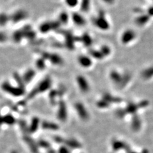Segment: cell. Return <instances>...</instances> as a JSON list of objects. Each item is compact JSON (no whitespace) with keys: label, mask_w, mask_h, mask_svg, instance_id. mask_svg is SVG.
Instances as JSON below:
<instances>
[{"label":"cell","mask_w":153,"mask_h":153,"mask_svg":"<svg viewBox=\"0 0 153 153\" xmlns=\"http://www.w3.org/2000/svg\"><path fill=\"white\" fill-rule=\"evenodd\" d=\"M1 89L4 93H7L10 95L19 97L23 95L25 89L18 86H13L8 81H4L1 85Z\"/></svg>","instance_id":"cell-1"},{"label":"cell","mask_w":153,"mask_h":153,"mask_svg":"<svg viewBox=\"0 0 153 153\" xmlns=\"http://www.w3.org/2000/svg\"><path fill=\"white\" fill-rule=\"evenodd\" d=\"M93 23L94 26L102 31L109 30L110 25L105 17V13L103 10L100 11L98 15L93 19Z\"/></svg>","instance_id":"cell-2"},{"label":"cell","mask_w":153,"mask_h":153,"mask_svg":"<svg viewBox=\"0 0 153 153\" xmlns=\"http://www.w3.org/2000/svg\"><path fill=\"white\" fill-rule=\"evenodd\" d=\"M52 86V81L49 78H47L38 84L37 88H35L32 93L30 94V95L28 96V98L30 99H31L32 98H33L35 94H37L39 93H43L50 88Z\"/></svg>","instance_id":"cell-3"},{"label":"cell","mask_w":153,"mask_h":153,"mask_svg":"<svg viewBox=\"0 0 153 153\" xmlns=\"http://www.w3.org/2000/svg\"><path fill=\"white\" fill-rule=\"evenodd\" d=\"M75 82L78 88L82 93H89L91 89V86L88 79L83 75H78L75 77Z\"/></svg>","instance_id":"cell-4"},{"label":"cell","mask_w":153,"mask_h":153,"mask_svg":"<svg viewBox=\"0 0 153 153\" xmlns=\"http://www.w3.org/2000/svg\"><path fill=\"white\" fill-rule=\"evenodd\" d=\"M10 15V22L14 24H17L26 19L28 17V13L24 9H19Z\"/></svg>","instance_id":"cell-5"},{"label":"cell","mask_w":153,"mask_h":153,"mask_svg":"<svg viewBox=\"0 0 153 153\" xmlns=\"http://www.w3.org/2000/svg\"><path fill=\"white\" fill-rule=\"evenodd\" d=\"M75 110L79 116V118L82 121H87L89 118V112L85 105L81 102H76L74 105Z\"/></svg>","instance_id":"cell-6"},{"label":"cell","mask_w":153,"mask_h":153,"mask_svg":"<svg viewBox=\"0 0 153 153\" xmlns=\"http://www.w3.org/2000/svg\"><path fill=\"white\" fill-rule=\"evenodd\" d=\"M77 63L81 68L88 69L92 66L93 64V58L89 55L80 54L77 57Z\"/></svg>","instance_id":"cell-7"},{"label":"cell","mask_w":153,"mask_h":153,"mask_svg":"<svg viewBox=\"0 0 153 153\" xmlns=\"http://www.w3.org/2000/svg\"><path fill=\"white\" fill-rule=\"evenodd\" d=\"M71 21L75 25L78 27H84L87 23V20L85 17L79 12H73L71 15Z\"/></svg>","instance_id":"cell-8"},{"label":"cell","mask_w":153,"mask_h":153,"mask_svg":"<svg viewBox=\"0 0 153 153\" xmlns=\"http://www.w3.org/2000/svg\"><path fill=\"white\" fill-rule=\"evenodd\" d=\"M136 37L135 32L132 30H126L123 33L121 37V41L123 44H128L132 42Z\"/></svg>","instance_id":"cell-9"},{"label":"cell","mask_w":153,"mask_h":153,"mask_svg":"<svg viewBox=\"0 0 153 153\" xmlns=\"http://www.w3.org/2000/svg\"><path fill=\"white\" fill-rule=\"evenodd\" d=\"M112 147L114 151H118L121 150V149H124L126 152H127L129 149H131L129 145L127 144L126 143L116 139L113 140L112 141Z\"/></svg>","instance_id":"cell-10"},{"label":"cell","mask_w":153,"mask_h":153,"mask_svg":"<svg viewBox=\"0 0 153 153\" xmlns=\"http://www.w3.org/2000/svg\"><path fill=\"white\" fill-rule=\"evenodd\" d=\"M109 77L114 84H115L116 85H118L119 86L122 81L123 74H121L117 70H114L110 72Z\"/></svg>","instance_id":"cell-11"},{"label":"cell","mask_w":153,"mask_h":153,"mask_svg":"<svg viewBox=\"0 0 153 153\" xmlns=\"http://www.w3.org/2000/svg\"><path fill=\"white\" fill-rule=\"evenodd\" d=\"M36 75V71L33 69H28L25 71L23 75H22V79H23L25 84L30 83L31 81L34 79Z\"/></svg>","instance_id":"cell-12"},{"label":"cell","mask_w":153,"mask_h":153,"mask_svg":"<svg viewBox=\"0 0 153 153\" xmlns=\"http://www.w3.org/2000/svg\"><path fill=\"white\" fill-rule=\"evenodd\" d=\"M56 24V22H45L40 24L39 27V30L43 33H47L51 31L55 27L54 26Z\"/></svg>","instance_id":"cell-13"},{"label":"cell","mask_w":153,"mask_h":153,"mask_svg":"<svg viewBox=\"0 0 153 153\" xmlns=\"http://www.w3.org/2000/svg\"><path fill=\"white\" fill-rule=\"evenodd\" d=\"M102 98L106 100L107 102H108L110 104L111 103H119L121 102L122 99L120 98L119 97L114 96L110 94V93H106L103 94V96Z\"/></svg>","instance_id":"cell-14"},{"label":"cell","mask_w":153,"mask_h":153,"mask_svg":"<svg viewBox=\"0 0 153 153\" xmlns=\"http://www.w3.org/2000/svg\"><path fill=\"white\" fill-rule=\"evenodd\" d=\"M57 116L58 118L62 121L66 119L67 117V109L66 105H65L64 102H61L60 103V107L59 110H58V113H57Z\"/></svg>","instance_id":"cell-15"},{"label":"cell","mask_w":153,"mask_h":153,"mask_svg":"<svg viewBox=\"0 0 153 153\" xmlns=\"http://www.w3.org/2000/svg\"><path fill=\"white\" fill-rule=\"evenodd\" d=\"M142 123L139 116L137 114H134L133 116L132 120V129L135 132H137L141 128Z\"/></svg>","instance_id":"cell-16"},{"label":"cell","mask_w":153,"mask_h":153,"mask_svg":"<svg viewBox=\"0 0 153 153\" xmlns=\"http://www.w3.org/2000/svg\"><path fill=\"white\" fill-rule=\"evenodd\" d=\"M140 109L138 103H135L133 102H129L125 109L126 114H136V112Z\"/></svg>","instance_id":"cell-17"},{"label":"cell","mask_w":153,"mask_h":153,"mask_svg":"<svg viewBox=\"0 0 153 153\" xmlns=\"http://www.w3.org/2000/svg\"><path fill=\"white\" fill-rule=\"evenodd\" d=\"M47 59H48L53 64L55 65H61L63 64V60L60 55L57 54H50L47 55Z\"/></svg>","instance_id":"cell-18"},{"label":"cell","mask_w":153,"mask_h":153,"mask_svg":"<svg viewBox=\"0 0 153 153\" xmlns=\"http://www.w3.org/2000/svg\"><path fill=\"white\" fill-rule=\"evenodd\" d=\"M91 0H80L79 6L80 11L83 13L89 12L91 8Z\"/></svg>","instance_id":"cell-19"},{"label":"cell","mask_w":153,"mask_h":153,"mask_svg":"<svg viewBox=\"0 0 153 153\" xmlns=\"http://www.w3.org/2000/svg\"><path fill=\"white\" fill-rule=\"evenodd\" d=\"M71 19V16L66 12H61L58 17V22L62 24H68V22Z\"/></svg>","instance_id":"cell-20"},{"label":"cell","mask_w":153,"mask_h":153,"mask_svg":"<svg viewBox=\"0 0 153 153\" xmlns=\"http://www.w3.org/2000/svg\"><path fill=\"white\" fill-rule=\"evenodd\" d=\"M150 16L148 14H143L139 15L135 19V23L138 26H144L149 21Z\"/></svg>","instance_id":"cell-21"},{"label":"cell","mask_w":153,"mask_h":153,"mask_svg":"<svg viewBox=\"0 0 153 153\" xmlns=\"http://www.w3.org/2000/svg\"><path fill=\"white\" fill-rule=\"evenodd\" d=\"M141 76L145 80L151 79L153 77V66L145 68L142 71Z\"/></svg>","instance_id":"cell-22"},{"label":"cell","mask_w":153,"mask_h":153,"mask_svg":"<svg viewBox=\"0 0 153 153\" xmlns=\"http://www.w3.org/2000/svg\"><path fill=\"white\" fill-rule=\"evenodd\" d=\"M81 42H82L85 47H90L93 43V38L88 33H84L81 37Z\"/></svg>","instance_id":"cell-23"},{"label":"cell","mask_w":153,"mask_h":153,"mask_svg":"<svg viewBox=\"0 0 153 153\" xmlns=\"http://www.w3.org/2000/svg\"><path fill=\"white\" fill-rule=\"evenodd\" d=\"M9 22H10V15L5 13H0V27L5 26Z\"/></svg>","instance_id":"cell-24"},{"label":"cell","mask_w":153,"mask_h":153,"mask_svg":"<svg viewBox=\"0 0 153 153\" xmlns=\"http://www.w3.org/2000/svg\"><path fill=\"white\" fill-rule=\"evenodd\" d=\"M132 79V75L131 74L128 72H126L123 74V78H122V81L121 84L119 85V87L121 88H124L126 87L127 84L129 83V82Z\"/></svg>","instance_id":"cell-25"},{"label":"cell","mask_w":153,"mask_h":153,"mask_svg":"<svg viewBox=\"0 0 153 153\" xmlns=\"http://www.w3.org/2000/svg\"><path fill=\"white\" fill-rule=\"evenodd\" d=\"M3 123L7 125L12 126L15 123V119L11 114H6L3 116Z\"/></svg>","instance_id":"cell-26"},{"label":"cell","mask_w":153,"mask_h":153,"mask_svg":"<svg viewBox=\"0 0 153 153\" xmlns=\"http://www.w3.org/2000/svg\"><path fill=\"white\" fill-rule=\"evenodd\" d=\"M89 55L93 59H96L98 60H103L104 58V56L103 54L101 53L100 50H96V49H92L89 51Z\"/></svg>","instance_id":"cell-27"},{"label":"cell","mask_w":153,"mask_h":153,"mask_svg":"<svg viewBox=\"0 0 153 153\" xmlns=\"http://www.w3.org/2000/svg\"><path fill=\"white\" fill-rule=\"evenodd\" d=\"M39 125H40V120L38 118H35L33 119L31 125L29 127V131H30L31 133H33L35 131H37L38 129Z\"/></svg>","instance_id":"cell-28"},{"label":"cell","mask_w":153,"mask_h":153,"mask_svg":"<svg viewBox=\"0 0 153 153\" xmlns=\"http://www.w3.org/2000/svg\"><path fill=\"white\" fill-rule=\"evenodd\" d=\"M42 128L45 129H50V130H57L59 129V126L57 125L54 123H51L48 121H45L42 123Z\"/></svg>","instance_id":"cell-29"},{"label":"cell","mask_w":153,"mask_h":153,"mask_svg":"<svg viewBox=\"0 0 153 153\" xmlns=\"http://www.w3.org/2000/svg\"><path fill=\"white\" fill-rule=\"evenodd\" d=\"M64 4L70 8H75L79 6L80 0H64Z\"/></svg>","instance_id":"cell-30"},{"label":"cell","mask_w":153,"mask_h":153,"mask_svg":"<svg viewBox=\"0 0 153 153\" xmlns=\"http://www.w3.org/2000/svg\"><path fill=\"white\" fill-rule=\"evenodd\" d=\"M99 50L103 54L104 57L109 56V55L111 54V48H110V47L109 46V45H103L101 46Z\"/></svg>","instance_id":"cell-31"},{"label":"cell","mask_w":153,"mask_h":153,"mask_svg":"<svg viewBox=\"0 0 153 153\" xmlns=\"http://www.w3.org/2000/svg\"><path fill=\"white\" fill-rule=\"evenodd\" d=\"M45 62L46 61H45V59H44L43 57L39 58V59H38L35 63L36 67H37L38 70H40L45 69V67H46Z\"/></svg>","instance_id":"cell-32"},{"label":"cell","mask_w":153,"mask_h":153,"mask_svg":"<svg viewBox=\"0 0 153 153\" xmlns=\"http://www.w3.org/2000/svg\"><path fill=\"white\" fill-rule=\"evenodd\" d=\"M96 105L98 108L103 109L109 108L110 105V104L108 102H107L106 100L102 98L101 100L98 101L96 103Z\"/></svg>","instance_id":"cell-33"},{"label":"cell","mask_w":153,"mask_h":153,"mask_svg":"<svg viewBox=\"0 0 153 153\" xmlns=\"http://www.w3.org/2000/svg\"><path fill=\"white\" fill-rule=\"evenodd\" d=\"M127 114L125 109H118L116 111V115L117 118L119 119H123Z\"/></svg>","instance_id":"cell-34"},{"label":"cell","mask_w":153,"mask_h":153,"mask_svg":"<svg viewBox=\"0 0 153 153\" xmlns=\"http://www.w3.org/2000/svg\"><path fill=\"white\" fill-rule=\"evenodd\" d=\"M66 144L68 145V146L69 147H77L80 146V144H79V142L75 141H73V140H68V141H66Z\"/></svg>","instance_id":"cell-35"},{"label":"cell","mask_w":153,"mask_h":153,"mask_svg":"<svg viewBox=\"0 0 153 153\" xmlns=\"http://www.w3.org/2000/svg\"><path fill=\"white\" fill-rule=\"evenodd\" d=\"M7 39V36L5 33L0 31V44L4 43L6 41Z\"/></svg>","instance_id":"cell-36"},{"label":"cell","mask_w":153,"mask_h":153,"mask_svg":"<svg viewBox=\"0 0 153 153\" xmlns=\"http://www.w3.org/2000/svg\"><path fill=\"white\" fill-rule=\"evenodd\" d=\"M149 102L147 100H144V101H141V102L138 103V105L140 109H142V108H145L147 106L149 105Z\"/></svg>","instance_id":"cell-37"},{"label":"cell","mask_w":153,"mask_h":153,"mask_svg":"<svg viewBox=\"0 0 153 153\" xmlns=\"http://www.w3.org/2000/svg\"><path fill=\"white\" fill-rule=\"evenodd\" d=\"M59 153H70V151L67 147L62 146L59 149Z\"/></svg>","instance_id":"cell-38"},{"label":"cell","mask_w":153,"mask_h":153,"mask_svg":"<svg viewBox=\"0 0 153 153\" xmlns=\"http://www.w3.org/2000/svg\"><path fill=\"white\" fill-rule=\"evenodd\" d=\"M102 1L108 5H112L115 2V0H102Z\"/></svg>","instance_id":"cell-39"},{"label":"cell","mask_w":153,"mask_h":153,"mask_svg":"<svg viewBox=\"0 0 153 153\" xmlns=\"http://www.w3.org/2000/svg\"><path fill=\"white\" fill-rule=\"evenodd\" d=\"M147 14L150 16V17L151 16H153V6H151V7L148 9Z\"/></svg>","instance_id":"cell-40"},{"label":"cell","mask_w":153,"mask_h":153,"mask_svg":"<svg viewBox=\"0 0 153 153\" xmlns=\"http://www.w3.org/2000/svg\"><path fill=\"white\" fill-rule=\"evenodd\" d=\"M141 153H149V151L147 150V149H143V150L142 151Z\"/></svg>","instance_id":"cell-41"},{"label":"cell","mask_w":153,"mask_h":153,"mask_svg":"<svg viewBox=\"0 0 153 153\" xmlns=\"http://www.w3.org/2000/svg\"><path fill=\"white\" fill-rule=\"evenodd\" d=\"M126 153H138V152H135V151H132V149H129V151H128L126 152Z\"/></svg>","instance_id":"cell-42"},{"label":"cell","mask_w":153,"mask_h":153,"mask_svg":"<svg viewBox=\"0 0 153 153\" xmlns=\"http://www.w3.org/2000/svg\"><path fill=\"white\" fill-rule=\"evenodd\" d=\"M4 1H6V0H4Z\"/></svg>","instance_id":"cell-43"}]
</instances>
